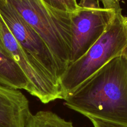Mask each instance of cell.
<instances>
[{
  "label": "cell",
  "mask_w": 127,
  "mask_h": 127,
  "mask_svg": "<svg viewBox=\"0 0 127 127\" xmlns=\"http://www.w3.org/2000/svg\"><path fill=\"white\" fill-rule=\"evenodd\" d=\"M63 100L68 109L87 118H96L127 127V49L65 95Z\"/></svg>",
  "instance_id": "obj_1"
},
{
  "label": "cell",
  "mask_w": 127,
  "mask_h": 127,
  "mask_svg": "<svg viewBox=\"0 0 127 127\" xmlns=\"http://www.w3.org/2000/svg\"><path fill=\"white\" fill-rule=\"evenodd\" d=\"M127 48V18L117 11L104 33L88 50L70 64L59 79L62 99Z\"/></svg>",
  "instance_id": "obj_2"
},
{
  "label": "cell",
  "mask_w": 127,
  "mask_h": 127,
  "mask_svg": "<svg viewBox=\"0 0 127 127\" xmlns=\"http://www.w3.org/2000/svg\"><path fill=\"white\" fill-rule=\"evenodd\" d=\"M8 1L44 41L63 74L70 63L72 13L56 9L42 0Z\"/></svg>",
  "instance_id": "obj_3"
},
{
  "label": "cell",
  "mask_w": 127,
  "mask_h": 127,
  "mask_svg": "<svg viewBox=\"0 0 127 127\" xmlns=\"http://www.w3.org/2000/svg\"><path fill=\"white\" fill-rule=\"evenodd\" d=\"M0 16L25 53L39 64L59 86L62 72L42 38L22 19L8 0H0Z\"/></svg>",
  "instance_id": "obj_4"
},
{
  "label": "cell",
  "mask_w": 127,
  "mask_h": 127,
  "mask_svg": "<svg viewBox=\"0 0 127 127\" xmlns=\"http://www.w3.org/2000/svg\"><path fill=\"white\" fill-rule=\"evenodd\" d=\"M80 9L72 13V38L69 64L82 57L102 35L117 11L91 2L78 4ZM68 64V65H69Z\"/></svg>",
  "instance_id": "obj_5"
},
{
  "label": "cell",
  "mask_w": 127,
  "mask_h": 127,
  "mask_svg": "<svg viewBox=\"0 0 127 127\" xmlns=\"http://www.w3.org/2000/svg\"><path fill=\"white\" fill-rule=\"evenodd\" d=\"M31 115L24 94L0 84V127H26Z\"/></svg>",
  "instance_id": "obj_6"
},
{
  "label": "cell",
  "mask_w": 127,
  "mask_h": 127,
  "mask_svg": "<svg viewBox=\"0 0 127 127\" xmlns=\"http://www.w3.org/2000/svg\"><path fill=\"white\" fill-rule=\"evenodd\" d=\"M0 84L15 89H24L35 97V90L19 66L0 49Z\"/></svg>",
  "instance_id": "obj_7"
},
{
  "label": "cell",
  "mask_w": 127,
  "mask_h": 127,
  "mask_svg": "<svg viewBox=\"0 0 127 127\" xmlns=\"http://www.w3.org/2000/svg\"><path fill=\"white\" fill-rule=\"evenodd\" d=\"M26 127H75L70 121L65 120L51 111H39L29 119Z\"/></svg>",
  "instance_id": "obj_8"
},
{
  "label": "cell",
  "mask_w": 127,
  "mask_h": 127,
  "mask_svg": "<svg viewBox=\"0 0 127 127\" xmlns=\"http://www.w3.org/2000/svg\"><path fill=\"white\" fill-rule=\"evenodd\" d=\"M51 7L68 13H75L80 8L77 0H42Z\"/></svg>",
  "instance_id": "obj_9"
},
{
  "label": "cell",
  "mask_w": 127,
  "mask_h": 127,
  "mask_svg": "<svg viewBox=\"0 0 127 127\" xmlns=\"http://www.w3.org/2000/svg\"><path fill=\"white\" fill-rule=\"evenodd\" d=\"M91 122L93 127H127L124 125H120L110 122L105 121L100 119L93 117H87Z\"/></svg>",
  "instance_id": "obj_10"
},
{
  "label": "cell",
  "mask_w": 127,
  "mask_h": 127,
  "mask_svg": "<svg viewBox=\"0 0 127 127\" xmlns=\"http://www.w3.org/2000/svg\"><path fill=\"white\" fill-rule=\"evenodd\" d=\"M1 16H0V21H1ZM0 49H1L2 51L6 52V53H7V54H8V53L7 52V51H6V49H5L4 46V44H3V42H2V37H1V23H0Z\"/></svg>",
  "instance_id": "obj_11"
},
{
  "label": "cell",
  "mask_w": 127,
  "mask_h": 127,
  "mask_svg": "<svg viewBox=\"0 0 127 127\" xmlns=\"http://www.w3.org/2000/svg\"></svg>",
  "instance_id": "obj_12"
},
{
  "label": "cell",
  "mask_w": 127,
  "mask_h": 127,
  "mask_svg": "<svg viewBox=\"0 0 127 127\" xmlns=\"http://www.w3.org/2000/svg\"></svg>",
  "instance_id": "obj_13"
}]
</instances>
